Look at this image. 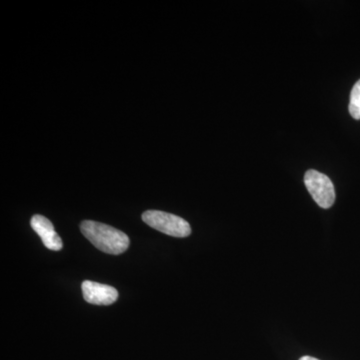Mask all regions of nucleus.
Masks as SVG:
<instances>
[{
	"mask_svg": "<svg viewBox=\"0 0 360 360\" xmlns=\"http://www.w3.org/2000/svg\"><path fill=\"white\" fill-rule=\"evenodd\" d=\"M80 231L97 250L108 255H118L125 252L129 246V238L124 232L110 225L84 220L80 224Z\"/></svg>",
	"mask_w": 360,
	"mask_h": 360,
	"instance_id": "f257e3e1",
	"label": "nucleus"
},
{
	"mask_svg": "<svg viewBox=\"0 0 360 360\" xmlns=\"http://www.w3.org/2000/svg\"><path fill=\"white\" fill-rule=\"evenodd\" d=\"M142 220L156 231L172 238H187L191 233V227L188 222L172 213L148 210L142 214Z\"/></svg>",
	"mask_w": 360,
	"mask_h": 360,
	"instance_id": "f03ea898",
	"label": "nucleus"
},
{
	"mask_svg": "<svg viewBox=\"0 0 360 360\" xmlns=\"http://www.w3.org/2000/svg\"><path fill=\"white\" fill-rule=\"evenodd\" d=\"M304 184L317 205L322 208H330L333 205L335 201V186L328 175L314 169L307 170Z\"/></svg>",
	"mask_w": 360,
	"mask_h": 360,
	"instance_id": "7ed1b4c3",
	"label": "nucleus"
},
{
	"mask_svg": "<svg viewBox=\"0 0 360 360\" xmlns=\"http://www.w3.org/2000/svg\"><path fill=\"white\" fill-rule=\"evenodd\" d=\"M85 302L94 305H110L118 298V291L106 284L85 281L82 285Z\"/></svg>",
	"mask_w": 360,
	"mask_h": 360,
	"instance_id": "20e7f679",
	"label": "nucleus"
},
{
	"mask_svg": "<svg viewBox=\"0 0 360 360\" xmlns=\"http://www.w3.org/2000/svg\"><path fill=\"white\" fill-rule=\"evenodd\" d=\"M30 224H32L33 231L37 232L41 238L45 248L53 251L63 250V240L54 231V226L51 220L46 219L44 215L35 214L30 220Z\"/></svg>",
	"mask_w": 360,
	"mask_h": 360,
	"instance_id": "39448f33",
	"label": "nucleus"
},
{
	"mask_svg": "<svg viewBox=\"0 0 360 360\" xmlns=\"http://www.w3.org/2000/svg\"><path fill=\"white\" fill-rule=\"evenodd\" d=\"M348 110H349L350 115L354 120H360V79L354 84V89L352 90Z\"/></svg>",
	"mask_w": 360,
	"mask_h": 360,
	"instance_id": "423d86ee",
	"label": "nucleus"
},
{
	"mask_svg": "<svg viewBox=\"0 0 360 360\" xmlns=\"http://www.w3.org/2000/svg\"><path fill=\"white\" fill-rule=\"evenodd\" d=\"M300 360H319V359H314V357H311V356H303Z\"/></svg>",
	"mask_w": 360,
	"mask_h": 360,
	"instance_id": "0eeeda50",
	"label": "nucleus"
}]
</instances>
